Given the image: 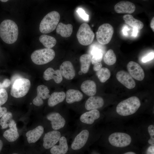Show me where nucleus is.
Returning a JSON list of instances; mask_svg holds the SVG:
<instances>
[{"label": "nucleus", "instance_id": "f257e3e1", "mask_svg": "<svg viewBox=\"0 0 154 154\" xmlns=\"http://www.w3.org/2000/svg\"><path fill=\"white\" fill-rule=\"evenodd\" d=\"M19 34L18 26L10 19L3 20L0 25V37L8 44H12L17 40Z\"/></svg>", "mask_w": 154, "mask_h": 154}, {"label": "nucleus", "instance_id": "f03ea898", "mask_svg": "<svg viewBox=\"0 0 154 154\" xmlns=\"http://www.w3.org/2000/svg\"><path fill=\"white\" fill-rule=\"evenodd\" d=\"M141 104L138 97L132 96L119 103L117 106L116 111L118 114L121 116L130 115L137 112Z\"/></svg>", "mask_w": 154, "mask_h": 154}, {"label": "nucleus", "instance_id": "7ed1b4c3", "mask_svg": "<svg viewBox=\"0 0 154 154\" xmlns=\"http://www.w3.org/2000/svg\"><path fill=\"white\" fill-rule=\"evenodd\" d=\"M60 18V15L56 11H53L48 13L44 17L40 23V31L43 34L53 31L56 28Z\"/></svg>", "mask_w": 154, "mask_h": 154}, {"label": "nucleus", "instance_id": "20e7f679", "mask_svg": "<svg viewBox=\"0 0 154 154\" xmlns=\"http://www.w3.org/2000/svg\"><path fill=\"white\" fill-rule=\"evenodd\" d=\"M54 51L51 48H44L35 50L31 55L33 62L38 65L46 64L54 58Z\"/></svg>", "mask_w": 154, "mask_h": 154}, {"label": "nucleus", "instance_id": "39448f33", "mask_svg": "<svg viewBox=\"0 0 154 154\" xmlns=\"http://www.w3.org/2000/svg\"><path fill=\"white\" fill-rule=\"evenodd\" d=\"M30 86L31 82L29 79L23 78L17 79L12 85L11 94L15 98L22 97L27 93Z\"/></svg>", "mask_w": 154, "mask_h": 154}, {"label": "nucleus", "instance_id": "423d86ee", "mask_svg": "<svg viewBox=\"0 0 154 154\" xmlns=\"http://www.w3.org/2000/svg\"><path fill=\"white\" fill-rule=\"evenodd\" d=\"M94 37V34L90 27L85 23L80 25L76 34L78 42L84 46H87L91 44Z\"/></svg>", "mask_w": 154, "mask_h": 154}, {"label": "nucleus", "instance_id": "0eeeda50", "mask_svg": "<svg viewBox=\"0 0 154 154\" xmlns=\"http://www.w3.org/2000/svg\"><path fill=\"white\" fill-rule=\"evenodd\" d=\"M114 33V28L110 24H103L99 27L96 32L97 40L100 44H106L111 40Z\"/></svg>", "mask_w": 154, "mask_h": 154}, {"label": "nucleus", "instance_id": "6e6552de", "mask_svg": "<svg viewBox=\"0 0 154 154\" xmlns=\"http://www.w3.org/2000/svg\"><path fill=\"white\" fill-rule=\"evenodd\" d=\"M108 140L112 145L117 147H123L129 145L131 141V136L128 134L122 132H116L111 134Z\"/></svg>", "mask_w": 154, "mask_h": 154}, {"label": "nucleus", "instance_id": "1a4fd4ad", "mask_svg": "<svg viewBox=\"0 0 154 154\" xmlns=\"http://www.w3.org/2000/svg\"><path fill=\"white\" fill-rule=\"evenodd\" d=\"M127 68L131 77L139 81L143 80L145 76L143 69L137 63L131 61L127 64Z\"/></svg>", "mask_w": 154, "mask_h": 154}, {"label": "nucleus", "instance_id": "9d476101", "mask_svg": "<svg viewBox=\"0 0 154 154\" xmlns=\"http://www.w3.org/2000/svg\"><path fill=\"white\" fill-rule=\"evenodd\" d=\"M60 137V132L56 130L46 133L43 138V146L46 149L52 148L59 140Z\"/></svg>", "mask_w": 154, "mask_h": 154}, {"label": "nucleus", "instance_id": "9b49d317", "mask_svg": "<svg viewBox=\"0 0 154 154\" xmlns=\"http://www.w3.org/2000/svg\"><path fill=\"white\" fill-rule=\"evenodd\" d=\"M116 77L118 81L128 89H133L135 86L134 80L129 73L126 71L123 70L119 71L116 74Z\"/></svg>", "mask_w": 154, "mask_h": 154}, {"label": "nucleus", "instance_id": "f8f14e48", "mask_svg": "<svg viewBox=\"0 0 154 154\" xmlns=\"http://www.w3.org/2000/svg\"><path fill=\"white\" fill-rule=\"evenodd\" d=\"M37 96L33 100V102L35 105L40 106L43 104L42 99L45 100L50 97L49 90L46 86L40 85L37 86Z\"/></svg>", "mask_w": 154, "mask_h": 154}, {"label": "nucleus", "instance_id": "ddd939ff", "mask_svg": "<svg viewBox=\"0 0 154 154\" xmlns=\"http://www.w3.org/2000/svg\"><path fill=\"white\" fill-rule=\"evenodd\" d=\"M89 136V132L87 130H83L75 137L72 143L71 148L78 150L82 148L86 143Z\"/></svg>", "mask_w": 154, "mask_h": 154}, {"label": "nucleus", "instance_id": "4468645a", "mask_svg": "<svg viewBox=\"0 0 154 154\" xmlns=\"http://www.w3.org/2000/svg\"><path fill=\"white\" fill-rule=\"evenodd\" d=\"M115 12L118 13L131 14L135 9V5L127 1H121L116 3L114 7Z\"/></svg>", "mask_w": 154, "mask_h": 154}, {"label": "nucleus", "instance_id": "2eb2a0df", "mask_svg": "<svg viewBox=\"0 0 154 154\" xmlns=\"http://www.w3.org/2000/svg\"><path fill=\"white\" fill-rule=\"evenodd\" d=\"M46 117L51 121L52 127L54 130L59 129L63 127L65 124V119L59 113H50L47 115Z\"/></svg>", "mask_w": 154, "mask_h": 154}, {"label": "nucleus", "instance_id": "dca6fc26", "mask_svg": "<svg viewBox=\"0 0 154 154\" xmlns=\"http://www.w3.org/2000/svg\"><path fill=\"white\" fill-rule=\"evenodd\" d=\"M59 70L62 76L66 79H72L75 76V69L70 61H66L63 62L60 66Z\"/></svg>", "mask_w": 154, "mask_h": 154}, {"label": "nucleus", "instance_id": "f3484780", "mask_svg": "<svg viewBox=\"0 0 154 154\" xmlns=\"http://www.w3.org/2000/svg\"><path fill=\"white\" fill-rule=\"evenodd\" d=\"M104 101L102 98L99 96H92L89 97L85 104V108L88 110L96 109L102 107Z\"/></svg>", "mask_w": 154, "mask_h": 154}, {"label": "nucleus", "instance_id": "a211bd4d", "mask_svg": "<svg viewBox=\"0 0 154 154\" xmlns=\"http://www.w3.org/2000/svg\"><path fill=\"white\" fill-rule=\"evenodd\" d=\"M43 77L45 80L47 81L53 79L57 84L60 83L63 79L59 70H54L50 67L48 68L44 71Z\"/></svg>", "mask_w": 154, "mask_h": 154}, {"label": "nucleus", "instance_id": "6ab92c4d", "mask_svg": "<svg viewBox=\"0 0 154 154\" xmlns=\"http://www.w3.org/2000/svg\"><path fill=\"white\" fill-rule=\"evenodd\" d=\"M100 116V112L98 110H93L82 115L80 117V120L84 123L91 124L94 123L95 120L98 119Z\"/></svg>", "mask_w": 154, "mask_h": 154}, {"label": "nucleus", "instance_id": "aec40b11", "mask_svg": "<svg viewBox=\"0 0 154 154\" xmlns=\"http://www.w3.org/2000/svg\"><path fill=\"white\" fill-rule=\"evenodd\" d=\"M43 132L44 128L41 125H39L28 131L26 134L28 142L29 143H35L39 139Z\"/></svg>", "mask_w": 154, "mask_h": 154}, {"label": "nucleus", "instance_id": "412c9836", "mask_svg": "<svg viewBox=\"0 0 154 154\" xmlns=\"http://www.w3.org/2000/svg\"><path fill=\"white\" fill-rule=\"evenodd\" d=\"M81 89L83 92L87 96H93L96 92V84L94 81L87 80L82 84Z\"/></svg>", "mask_w": 154, "mask_h": 154}, {"label": "nucleus", "instance_id": "4be33fe9", "mask_svg": "<svg viewBox=\"0 0 154 154\" xmlns=\"http://www.w3.org/2000/svg\"><path fill=\"white\" fill-rule=\"evenodd\" d=\"M59 141V145H54L51 148L50 152L52 154H65L68 151V147L66 138L62 137Z\"/></svg>", "mask_w": 154, "mask_h": 154}, {"label": "nucleus", "instance_id": "5701e85b", "mask_svg": "<svg viewBox=\"0 0 154 154\" xmlns=\"http://www.w3.org/2000/svg\"><path fill=\"white\" fill-rule=\"evenodd\" d=\"M66 101L69 104L81 101L83 97L82 93L78 90L70 89L66 92Z\"/></svg>", "mask_w": 154, "mask_h": 154}, {"label": "nucleus", "instance_id": "b1692460", "mask_svg": "<svg viewBox=\"0 0 154 154\" xmlns=\"http://www.w3.org/2000/svg\"><path fill=\"white\" fill-rule=\"evenodd\" d=\"M73 32V26L70 24H65L62 23H59L56 28V32L63 37L71 36Z\"/></svg>", "mask_w": 154, "mask_h": 154}, {"label": "nucleus", "instance_id": "393cba45", "mask_svg": "<svg viewBox=\"0 0 154 154\" xmlns=\"http://www.w3.org/2000/svg\"><path fill=\"white\" fill-rule=\"evenodd\" d=\"M65 93L63 91L54 92L49 98L48 104L50 107H53L63 102L66 97Z\"/></svg>", "mask_w": 154, "mask_h": 154}, {"label": "nucleus", "instance_id": "a878e982", "mask_svg": "<svg viewBox=\"0 0 154 154\" xmlns=\"http://www.w3.org/2000/svg\"><path fill=\"white\" fill-rule=\"evenodd\" d=\"M123 19L126 24L133 28L137 29H142L144 26L143 23L140 21L134 18L130 14H127L123 15Z\"/></svg>", "mask_w": 154, "mask_h": 154}, {"label": "nucleus", "instance_id": "bb28decb", "mask_svg": "<svg viewBox=\"0 0 154 154\" xmlns=\"http://www.w3.org/2000/svg\"><path fill=\"white\" fill-rule=\"evenodd\" d=\"M3 136L7 140L10 142L15 141L19 136L15 123L11 127L6 130L3 133Z\"/></svg>", "mask_w": 154, "mask_h": 154}, {"label": "nucleus", "instance_id": "cd10ccee", "mask_svg": "<svg viewBox=\"0 0 154 154\" xmlns=\"http://www.w3.org/2000/svg\"><path fill=\"white\" fill-rule=\"evenodd\" d=\"M92 57L88 54H85L82 55L80 58L81 64V71L84 74L88 71L91 63Z\"/></svg>", "mask_w": 154, "mask_h": 154}, {"label": "nucleus", "instance_id": "c85d7f7f", "mask_svg": "<svg viewBox=\"0 0 154 154\" xmlns=\"http://www.w3.org/2000/svg\"><path fill=\"white\" fill-rule=\"evenodd\" d=\"M15 123L13 119V115L10 112H7L0 119V125L2 129H5L9 127H12Z\"/></svg>", "mask_w": 154, "mask_h": 154}, {"label": "nucleus", "instance_id": "c756f323", "mask_svg": "<svg viewBox=\"0 0 154 154\" xmlns=\"http://www.w3.org/2000/svg\"><path fill=\"white\" fill-rule=\"evenodd\" d=\"M39 40L46 48H51L56 44V40L54 37L45 34L41 35L39 38Z\"/></svg>", "mask_w": 154, "mask_h": 154}, {"label": "nucleus", "instance_id": "7c9ffc66", "mask_svg": "<svg viewBox=\"0 0 154 154\" xmlns=\"http://www.w3.org/2000/svg\"><path fill=\"white\" fill-rule=\"evenodd\" d=\"M96 74L100 81L102 83L106 82L109 79L111 75L109 70L105 67L102 68L97 71Z\"/></svg>", "mask_w": 154, "mask_h": 154}, {"label": "nucleus", "instance_id": "2f4dec72", "mask_svg": "<svg viewBox=\"0 0 154 154\" xmlns=\"http://www.w3.org/2000/svg\"><path fill=\"white\" fill-rule=\"evenodd\" d=\"M104 61L105 64L109 66L116 62V57L113 50L110 49L107 52L104 57Z\"/></svg>", "mask_w": 154, "mask_h": 154}, {"label": "nucleus", "instance_id": "473e14b6", "mask_svg": "<svg viewBox=\"0 0 154 154\" xmlns=\"http://www.w3.org/2000/svg\"><path fill=\"white\" fill-rule=\"evenodd\" d=\"M8 98L7 93L4 88L0 89V106L4 104Z\"/></svg>", "mask_w": 154, "mask_h": 154}, {"label": "nucleus", "instance_id": "72a5a7b5", "mask_svg": "<svg viewBox=\"0 0 154 154\" xmlns=\"http://www.w3.org/2000/svg\"><path fill=\"white\" fill-rule=\"evenodd\" d=\"M103 57L102 52H100L96 53L93 55L92 57L91 63L92 64L101 62Z\"/></svg>", "mask_w": 154, "mask_h": 154}, {"label": "nucleus", "instance_id": "f704fd0d", "mask_svg": "<svg viewBox=\"0 0 154 154\" xmlns=\"http://www.w3.org/2000/svg\"><path fill=\"white\" fill-rule=\"evenodd\" d=\"M148 131L150 136V139L148 141V143L151 145H154V126L151 125L148 127Z\"/></svg>", "mask_w": 154, "mask_h": 154}, {"label": "nucleus", "instance_id": "c9c22d12", "mask_svg": "<svg viewBox=\"0 0 154 154\" xmlns=\"http://www.w3.org/2000/svg\"><path fill=\"white\" fill-rule=\"evenodd\" d=\"M80 16L84 20L88 21L89 19V15L87 14L84 10L81 8H78L76 11Z\"/></svg>", "mask_w": 154, "mask_h": 154}, {"label": "nucleus", "instance_id": "e433bc0d", "mask_svg": "<svg viewBox=\"0 0 154 154\" xmlns=\"http://www.w3.org/2000/svg\"><path fill=\"white\" fill-rule=\"evenodd\" d=\"M154 58V53L151 52L149 54L143 58L142 61L143 62H146L147 61H149Z\"/></svg>", "mask_w": 154, "mask_h": 154}, {"label": "nucleus", "instance_id": "4c0bfd02", "mask_svg": "<svg viewBox=\"0 0 154 154\" xmlns=\"http://www.w3.org/2000/svg\"><path fill=\"white\" fill-rule=\"evenodd\" d=\"M11 81L8 79H5L2 83H1L2 86L3 88H7L11 85Z\"/></svg>", "mask_w": 154, "mask_h": 154}, {"label": "nucleus", "instance_id": "58836bf2", "mask_svg": "<svg viewBox=\"0 0 154 154\" xmlns=\"http://www.w3.org/2000/svg\"><path fill=\"white\" fill-rule=\"evenodd\" d=\"M102 67V64L101 62L96 63L94 64L93 70L95 71H97L100 69Z\"/></svg>", "mask_w": 154, "mask_h": 154}, {"label": "nucleus", "instance_id": "ea45409f", "mask_svg": "<svg viewBox=\"0 0 154 154\" xmlns=\"http://www.w3.org/2000/svg\"><path fill=\"white\" fill-rule=\"evenodd\" d=\"M7 112V109L5 107L0 106V118Z\"/></svg>", "mask_w": 154, "mask_h": 154}, {"label": "nucleus", "instance_id": "a19ab883", "mask_svg": "<svg viewBox=\"0 0 154 154\" xmlns=\"http://www.w3.org/2000/svg\"><path fill=\"white\" fill-rule=\"evenodd\" d=\"M154 146L151 145L148 148L146 152V154H154Z\"/></svg>", "mask_w": 154, "mask_h": 154}, {"label": "nucleus", "instance_id": "79ce46f5", "mask_svg": "<svg viewBox=\"0 0 154 154\" xmlns=\"http://www.w3.org/2000/svg\"><path fill=\"white\" fill-rule=\"evenodd\" d=\"M150 27L153 32L154 31V17H153L151 20L150 23Z\"/></svg>", "mask_w": 154, "mask_h": 154}, {"label": "nucleus", "instance_id": "37998d69", "mask_svg": "<svg viewBox=\"0 0 154 154\" xmlns=\"http://www.w3.org/2000/svg\"><path fill=\"white\" fill-rule=\"evenodd\" d=\"M137 29L136 28H133V35L134 36H136L137 35Z\"/></svg>", "mask_w": 154, "mask_h": 154}, {"label": "nucleus", "instance_id": "c03bdc74", "mask_svg": "<svg viewBox=\"0 0 154 154\" xmlns=\"http://www.w3.org/2000/svg\"><path fill=\"white\" fill-rule=\"evenodd\" d=\"M3 144L1 140L0 139V153L3 147Z\"/></svg>", "mask_w": 154, "mask_h": 154}, {"label": "nucleus", "instance_id": "a18cd8bd", "mask_svg": "<svg viewBox=\"0 0 154 154\" xmlns=\"http://www.w3.org/2000/svg\"><path fill=\"white\" fill-rule=\"evenodd\" d=\"M123 154H136L135 153L133 152H128L125 153H124Z\"/></svg>", "mask_w": 154, "mask_h": 154}, {"label": "nucleus", "instance_id": "49530a36", "mask_svg": "<svg viewBox=\"0 0 154 154\" xmlns=\"http://www.w3.org/2000/svg\"><path fill=\"white\" fill-rule=\"evenodd\" d=\"M124 29H124V30L123 31V33L125 35H126V30L127 29V28L125 27V28H124Z\"/></svg>", "mask_w": 154, "mask_h": 154}, {"label": "nucleus", "instance_id": "de8ad7c7", "mask_svg": "<svg viewBox=\"0 0 154 154\" xmlns=\"http://www.w3.org/2000/svg\"><path fill=\"white\" fill-rule=\"evenodd\" d=\"M0 1L3 2H5L8 1V0H1Z\"/></svg>", "mask_w": 154, "mask_h": 154}, {"label": "nucleus", "instance_id": "09e8293b", "mask_svg": "<svg viewBox=\"0 0 154 154\" xmlns=\"http://www.w3.org/2000/svg\"><path fill=\"white\" fill-rule=\"evenodd\" d=\"M82 73H83V72L81 70L80 71L78 72L79 74L80 75H82Z\"/></svg>", "mask_w": 154, "mask_h": 154}, {"label": "nucleus", "instance_id": "8fccbe9b", "mask_svg": "<svg viewBox=\"0 0 154 154\" xmlns=\"http://www.w3.org/2000/svg\"><path fill=\"white\" fill-rule=\"evenodd\" d=\"M1 88H3L2 86L1 83L0 82V89H1Z\"/></svg>", "mask_w": 154, "mask_h": 154}, {"label": "nucleus", "instance_id": "3c124183", "mask_svg": "<svg viewBox=\"0 0 154 154\" xmlns=\"http://www.w3.org/2000/svg\"><path fill=\"white\" fill-rule=\"evenodd\" d=\"M12 154H17V153H13Z\"/></svg>", "mask_w": 154, "mask_h": 154}]
</instances>
